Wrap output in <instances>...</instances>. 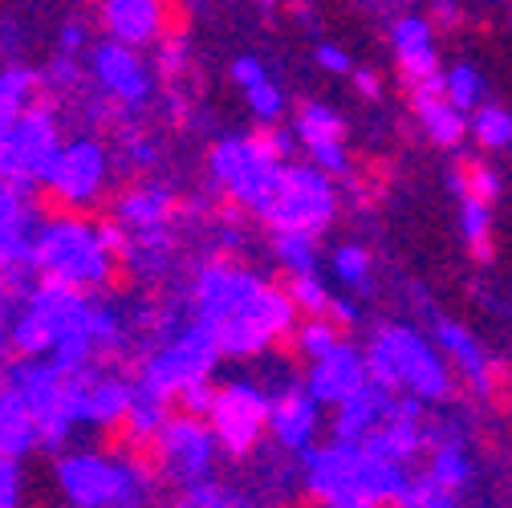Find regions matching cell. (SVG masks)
Returning <instances> with one entry per match:
<instances>
[{"instance_id": "obj_1", "label": "cell", "mask_w": 512, "mask_h": 508, "mask_svg": "<svg viewBox=\"0 0 512 508\" xmlns=\"http://www.w3.org/2000/svg\"><path fill=\"white\" fill-rule=\"evenodd\" d=\"M334 212V187L322 167H293L285 163L273 187V200L265 208V228L269 232H305L317 236L330 224Z\"/></svg>"}, {"instance_id": "obj_2", "label": "cell", "mask_w": 512, "mask_h": 508, "mask_svg": "<svg viewBox=\"0 0 512 508\" xmlns=\"http://www.w3.org/2000/svg\"><path fill=\"white\" fill-rule=\"evenodd\" d=\"M212 435L216 448L232 460H248L273 435V399H265L248 383H220L212 395Z\"/></svg>"}, {"instance_id": "obj_3", "label": "cell", "mask_w": 512, "mask_h": 508, "mask_svg": "<svg viewBox=\"0 0 512 508\" xmlns=\"http://www.w3.org/2000/svg\"><path fill=\"white\" fill-rule=\"evenodd\" d=\"M281 167H285V163H277L273 155H265L261 147L252 143V135L220 139L216 151H212L216 187H224V192H232L236 200H244L256 216H265Z\"/></svg>"}, {"instance_id": "obj_4", "label": "cell", "mask_w": 512, "mask_h": 508, "mask_svg": "<svg viewBox=\"0 0 512 508\" xmlns=\"http://www.w3.org/2000/svg\"><path fill=\"white\" fill-rule=\"evenodd\" d=\"M90 74L102 86V94L122 106H143L151 98V70L135 45H122L114 37L98 41L90 49Z\"/></svg>"}, {"instance_id": "obj_5", "label": "cell", "mask_w": 512, "mask_h": 508, "mask_svg": "<svg viewBox=\"0 0 512 508\" xmlns=\"http://www.w3.org/2000/svg\"><path fill=\"white\" fill-rule=\"evenodd\" d=\"M131 472L122 464L102 460L98 452L90 456H70L61 464V488L66 496L82 508H118L126 496H131Z\"/></svg>"}, {"instance_id": "obj_6", "label": "cell", "mask_w": 512, "mask_h": 508, "mask_svg": "<svg viewBox=\"0 0 512 508\" xmlns=\"http://www.w3.org/2000/svg\"><path fill=\"white\" fill-rule=\"evenodd\" d=\"M57 192H66L70 200L82 204H102V187H106V151L94 139L66 143L53 159V171L45 175Z\"/></svg>"}, {"instance_id": "obj_7", "label": "cell", "mask_w": 512, "mask_h": 508, "mask_svg": "<svg viewBox=\"0 0 512 508\" xmlns=\"http://www.w3.org/2000/svg\"><path fill=\"white\" fill-rule=\"evenodd\" d=\"M297 139L305 143V151L313 155V163L322 171L342 175L350 155H346V122L317 102H297Z\"/></svg>"}, {"instance_id": "obj_8", "label": "cell", "mask_w": 512, "mask_h": 508, "mask_svg": "<svg viewBox=\"0 0 512 508\" xmlns=\"http://www.w3.org/2000/svg\"><path fill=\"white\" fill-rule=\"evenodd\" d=\"M98 21L122 45H151L163 37V0H102Z\"/></svg>"}, {"instance_id": "obj_9", "label": "cell", "mask_w": 512, "mask_h": 508, "mask_svg": "<svg viewBox=\"0 0 512 508\" xmlns=\"http://www.w3.org/2000/svg\"><path fill=\"white\" fill-rule=\"evenodd\" d=\"M431 37H435V29L423 17H399L395 21L391 41H395V61H399V82H419V78L439 74Z\"/></svg>"}, {"instance_id": "obj_10", "label": "cell", "mask_w": 512, "mask_h": 508, "mask_svg": "<svg viewBox=\"0 0 512 508\" xmlns=\"http://www.w3.org/2000/svg\"><path fill=\"white\" fill-rule=\"evenodd\" d=\"M452 183H456V196L468 212H488L492 216V208L500 200V183H496V171L484 155L460 151L456 163H452Z\"/></svg>"}, {"instance_id": "obj_11", "label": "cell", "mask_w": 512, "mask_h": 508, "mask_svg": "<svg viewBox=\"0 0 512 508\" xmlns=\"http://www.w3.org/2000/svg\"><path fill=\"white\" fill-rule=\"evenodd\" d=\"M317 431V407L305 391L289 387L273 399V439H281L285 448H305Z\"/></svg>"}, {"instance_id": "obj_12", "label": "cell", "mask_w": 512, "mask_h": 508, "mask_svg": "<svg viewBox=\"0 0 512 508\" xmlns=\"http://www.w3.org/2000/svg\"><path fill=\"white\" fill-rule=\"evenodd\" d=\"M346 183H350V196L358 208H378L382 200H387L391 192V183H395V163L391 159H382V155H370V159H354L346 163Z\"/></svg>"}, {"instance_id": "obj_13", "label": "cell", "mask_w": 512, "mask_h": 508, "mask_svg": "<svg viewBox=\"0 0 512 508\" xmlns=\"http://www.w3.org/2000/svg\"><path fill=\"white\" fill-rule=\"evenodd\" d=\"M41 90H45L41 70H29V66H5L0 70V126L17 122L37 102Z\"/></svg>"}, {"instance_id": "obj_14", "label": "cell", "mask_w": 512, "mask_h": 508, "mask_svg": "<svg viewBox=\"0 0 512 508\" xmlns=\"http://www.w3.org/2000/svg\"><path fill=\"white\" fill-rule=\"evenodd\" d=\"M480 403L512 427V362L508 358H484L480 362Z\"/></svg>"}, {"instance_id": "obj_15", "label": "cell", "mask_w": 512, "mask_h": 508, "mask_svg": "<svg viewBox=\"0 0 512 508\" xmlns=\"http://www.w3.org/2000/svg\"><path fill=\"white\" fill-rule=\"evenodd\" d=\"M423 131H427V139H431L435 147H443V151H456V147L464 143V135H468L464 110H460L456 102L439 106L435 114H427V118H423Z\"/></svg>"}, {"instance_id": "obj_16", "label": "cell", "mask_w": 512, "mask_h": 508, "mask_svg": "<svg viewBox=\"0 0 512 508\" xmlns=\"http://www.w3.org/2000/svg\"><path fill=\"white\" fill-rule=\"evenodd\" d=\"M464 244H468V257L476 265H492L496 261V228L488 212H468L464 208Z\"/></svg>"}, {"instance_id": "obj_17", "label": "cell", "mask_w": 512, "mask_h": 508, "mask_svg": "<svg viewBox=\"0 0 512 508\" xmlns=\"http://www.w3.org/2000/svg\"><path fill=\"white\" fill-rule=\"evenodd\" d=\"M476 143H480V151H496V147L512 143V118L496 106H484L476 114Z\"/></svg>"}, {"instance_id": "obj_18", "label": "cell", "mask_w": 512, "mask_h": 508, "mask_svg": "<svg viewBox=\"0 0 512 508\" xmlns=\"http://www.w3.org/2000/svg\"><path fill=\"white\" fill-rule=\"evenodd\" d=\"M252 143L261 147L265 155H273L277 163H289V155H293V135L281 131L277 122H261V126H256V131H252Z\"/></svg>"}, {"instance_id": "obj_19", "label": "cell", "mask_w": 512, "mask_h": 508, "mask_svg": "<svg viewBox=\"0 0 512 508\" xmlns=\"http://www.w3.org/2000/svg\"><path fill=\"white\" fill-rule=\"evenodd\" d=\"M244 94H248V106H252L256 122H277V118H281L285 98H281V90H277L273 82H261V86H252V90H244Z\"/></svg>"}, {"instance_id": "obj_20", "label": "cell", "mask_w": 512, "mask_h": 508, "mask_svg": "<svg viewBox=\"0 0 512 508\" xmlns=\"http://www.w3.org/2000/svg\"><path fill=\"white\" fill-rule=\"evenodd\" d=\"M362 508H419V496L399 488V484H378V488L366 492Z\"/></svg>"}, {"instance_id": "obj_21", "label": "cell", "mask_w": 512, "mask_h": 508, "mask_svg": "<svg viewBox=\"0 0 512 508\" xmlns=\"http://www.w3.org/2000/svg\"><path fill=\"white\" fill-rule=\"evenodd\" d=\"M366 269H370V257H366V248H358V244H346V248H338V257H334V273L342 277V281H362L366 277Z\"/></svg>"}, {"instance_id": "obj_22", "label": "cell", "mask_w": 512, "mask_h": 508, "mask_svg": "<svg viewBox=\"0 0 512 508\" xmlns=\"http://www.w3.org/2000/svg\"><path fill=\"white\" fill-rule=\"evenodd\" d=\"M41 74H45V90H70L78 82V61H74V53H57L49 61V70H41Z\"/></svg>"}, {"instance_id": "obj_23", "label": "cell", "mask_w": 512, "mask_h": 508, "mask_svg": "<svg viewBox=\"0 0 512 508\" xmlns=\"http://www.w3.org/2000/svg\"><path fill=\"white\" fill-rule=\"evenodd\" d=\"M447 86H452V102L460 106V110H468L472 102H476V94H480V78L472 74V70H452L447 74Z\"/></svg>"}, {"instance_id": "obj_24", "label": "cell", "mask_w": 512, "mask_h": 508, "mask_svg": "<svg viewBox=\"0 0 512 508\" xmlns=\"http://www.w3.org/2000/svg\"><path fill=\"white\" fill-rule=\"evenodd\" d=\"M228 74H232V82H236L240 90H252V86L269 82V74H265V61H256V57H236Z\"/></svg>"}, {"instance_id": "obj_25", "label": "cell", "mask_w": 512, "mask_h": 508, "mask_svg": "<svg viewBox=\"0 0 512 508\" xmlns=\"http://www.w3.org/2000/svg\"><path fill=\"white\" fill-rule=\"evenodd\" d=\"M183 66H187V41L183 37H167L159 45V70L167 78H175V74H183Z\"/></svg>"}, {"instance_id": "obj_26", "label": "cell", "mask_w": 512, "mask_h": 508, "mask_svg": "<svg viewBox=\"0 0 512 508\" xmlns=\"http://www.w3.org/2000/svg\"><path fill=\"white\" fill-rule=\"evenodd\" d=\"M431 29H443V33H456L460 25H464V17H460V5L456 0H435V9H431Z\"/></svg>"}, {"instance_id": "obj_27", "label": "cell", "mask_w": 512, "mask_h": 508, "mask_svg": "<svg viewBox=\"0 0 512 508\" xmlns=\"http://www.w3.org/2000/svg\"><path fill=\"white\" fill-rule=\"evenodd\" d=\"M86 41H90L86 25H82V21H70L66 29H61V37H57V49H61V53H74V57H78V53L86 49Z\"/></svg>"}, {"instance_id": "obj_28", "label": "cell", "mask_w": 512, "mask_h": 508, "mask_svg": "<svg viewBox=\"0 0 512 508\" xmlns=\"http://www.w3.org/2000/svg\"><path fill=\"white\" fill-rule=\"evenodd\" d=\"M317 61H322L326 70H334V74H350V57L338 45H322V49H317Z\"/></svg>"}, {"instance_id": "obj_29", "label": "cell", "mask_w": 512, "mask_h": 508, "mask_svg": "<svg viewBox=\"0 0 512 508\" xmlns=\"http://www.w3.org/2000/svg\"><path fill=\"white\" fill-rule=\"evenodd\" d=\"M354 90H358V94H366V98H378V94H382V86H378V74H370V70H358V74H354Z\"/></svg>"}, {"instance_id": "obj_30", "label": "cell", "mask_w": 512, "mask_h": 508, "mask_svg": "<svg viewBox=\"0 0 512 508\" xmlns=\"http://www.w3.org/2000/svg\"><path fill=\"white\" fill-rule=\"evenodd\" d=\"M17 45H21L17 21H5V25H0V49H9V53H17Z\"/></svg>"}, {"instance_id": "obj_31", "label": "cell", "mask_w": 512, "mask_h": 508, "mask_svg": "<svg viewBox=\"0 0 512 508\" xmlns=\"http://www.w3.org/2000/svg\"><path fill=\"white\" fill-rule=\"evenodd\" d=\"M265 508H297L293 500H273V504H265Z\"/></svg>"}]
</instances>
